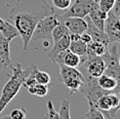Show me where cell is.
Wrapping results in <instances>:
<instances>
[{"label": "cell", "mask_w": 120, "mask_h": 119, "mask_svg": "<svg viewBox=\"0 0 120 119\" xmlns=\"http://www.w3.org/2000/svg\"><path fill=\"white\" fill-rule=\"evenodd\" d=\"M61 20L63 21L65 27L67 28V30L69 31L70 34L81 35L82 33H84L87 29V23L84 18L70 17V18H66V19H61Z\"/></svg>", "instance_id": "cell-9"}, {"label": "cell", "mask_w": 120, "mask_h": 119, "mask_svg": "<svg viewBox=\"0 0 120 119\" xmlns=\"http://www.w3.org/2000/svg\"><path fill=\"white\" fill-rule=\"evenodd\" d=\"M86 23H87V29H86V33L90 35L91 37V40L92 41H95V42H101L103 43V44L107 45L109 46L110 45V43H109V39L107 37V35L104 31H101L95 27L94 24L90 22L89 19H86Z\"/></svg>", "instance_id": "cell-12"}, {"label": "cell", "mask_w": 120, "mask_h": 119, "mask_svg": "<svg viewBox=\"0 0 120 119\" xmlns=\"http://www.w3.org/2000/svg\"><path fill=\"white\" fill-rule=\"evenodd\" d=\"M60 67V80L66 79V78H80L83 80V74L81 73L80 70L77 68H72V67H68L65 65H61Z\"/></svg>", "instance_id": "cell-17"}, {"label": "cell", "mask_w": 120, "mask_h": 119, "mask_svg": "<svg viewBox=\"0 0 120 119\" xmlns=\"http://www.w3.org/2000/svg\"><path fill=\"white\" fill-rule=\"evenodd\" d=\"M99 8V4L94 0H75L70 7L66 9L63 15H59L61 19H66L70 17L85 18L92 10Z\"/></svg>", "instance_id": "cell-6"}, {"label": "cell", "mask_w": 120, "mask_h": 119, "mask_svg": "<svg viewBox=\"0 0 120 119\" xmlns=\"http://www.w3.org/2000/svg\"><path fill=\"white\" fill-rule=\"evenodd\" d=\"M81 73L83 74V83H82V85H81V87L79 88L78 91H80V93L85 97L88 104H91L94 106L97 101L102 96L113 93V91H106L101 88L99 84H98L97 78L91 77L90 75H88L84 71H81Z\"/></svg>", "instance_id": "cell-3"}, {"label": "cell", "mask_w": 120, "mask_h": 119, "mask_svg": "<svg viewBox=\"0 0 120 119\" xmlns=\"http://www.w3.org/2000/svg\"><path fill=\"white\" fill-rule=\"evenodd\" d=\"M1 119H12L11 117H10V116L8 115V116H3V117H2Z\"/></svg>", "instance_id": "cell-31"}, {"label": "cell", "mask_w": 120, "mask_h": 119, "mask_svg": "<svg viewBox=\"0 0 120 119\" xmlns=\"http://www.w3.org/2000/svg\"><path fill=\"white\" fill-rule=\"evenodd\" d=\"M56 11L47 0H17V3L10 10L8 22L18 30L23 40V51H27L35 26L40 20Z\"/></svg>", "instance_id": "cell-1"}, {"label": "cell", "mask_w": 120, "mask_h": 119, "mask_svg": "<svg viewBox=\"0 0 120 119\" xmlns=\"http://www.w3.org/2000/svg\"><path fill=\"white\" fill-rule=\"evenodd\" d=\"M9 43L10 41H8L0 33V69L1 70L11 69L13 66L10 59Z\"/></svg>", "instance_id": "cell-10"}, {"label": "cell", "mask_w": 120, "mask_h": 119, "mask_svg": "<svg viewBox=\"0 0 120 119\" xmlns=\"http://www.w3.org/2000/svg\"><path fill=\"white\" fill-rule=\"evenodd\" d=\"M120 106L119 94L110 93L104 94L98 100L94 107L103 113L106 119H114Z\"/></svg>", "instance_id": "cell-5"}, {"label": "cell", "mask_w": 120, "mask_h": 119, "mask_svg": "<svg viewBox=\"0 0 120 119\" xmlns=\"http://www.w3.org/2000/svg\"><path fill=\"white\" fill-rule=\"evenodd\" d=\"M104 32L107 35L110 44L120 42V18L115 15L111 10L105 20Z\"/></svg>", "instance_id": "cell-8"}, {"label": "cell", "mask_w": 120, "mask_h": 119, "mask_svg": "<svg viewBox=\"0 0 120 119\" xmlns=\"http://www.w3.org/2000/svg\"><path fill=\"white\" fill-rule=\"evenodd\" d=\"M108 17V12H105L100 8H97L88 13V19L94 25L101 31H104L105 26V20Z\"/></svg>", "instance_id": "cell-13"}, {"label": "cell", "mask_w": 120, "mask_h": 119, "mask_svg": "<svg viewBox=\"0 0 120 119\" xmlns=\"http://www.w3.org/2000/svg\"><path fill=\"white\" fill-rule=\"evenodd\" d=\"M113 44V43H112ZM103 60L106 65V70L104 74L112 76L120 80V66H119V53L117 44H113L112 46L109 45L108 51L103 56Z\"/></svg>", "instance_id": "cell-7"}, {"label": "cell", "mask_w": 120, "mask_h": 119, "mask_svg": "<svg viewBox=\"0 0 120 119\" xmlns=\"http://www.w3.org/2000/svg\"><path fill=\"white\" fill-rule=\"evenodd\" d=\"M44 119H60L59 113L54 109V106L51 101L47 102V112L44 116Z\"/></svg>", "instance_id": "cell-26"}, {"label": "cell", "mask_w": 120, "mask_h": 119, "mask_svg": "<svg viewBox=\"0 0 120 119\" xmlns=\"http://www.w3.org/2000/svg\"><path fill=\"white\" fill-rule=\"evenodd\" d=\"M62 65L72 67V68H77L80 65V56L75 55L74 52L70 51L69 49H66L64 51V55H63Z\"/></svg>", "instance_id": "cell-18"}, {"label": "cell", "mask_w": 120, "mask_h": 119, "mask_svg": "<svg viewBox=\"0 0 120 119\" xmlns=\"http://www.w3.org/2000/svg\"><path fill=\"white\" fill-rule=\"evenodd\" d=\"M80 40L82 41L83 43H85V44H89L92 40H91V37H90V35L89 34H87L86 32H84V33H82L80 35Z\"/></svg>", "instance_id": "cell-30"}, {"label": "cell", "mask_w": 120, "mask_h": 119, "mask_svg": "<svg viewBox=\"0 0 120 119\" xmlns=\"http://www.w3.org/2000/svg\"><path fill=\"white\" fill-rule=\"evenodd\" d=\"M9 116L12 119H26L27 117V111L26 108H23V109H15L10 112Z\"/></svg>", "instance_id": "cell-29"}, {"label": "cell", "mask_w": 120, "mask_h": 119, "mask_svg": "<svg viewBox=\"0 0 120 119\" xmlns=\"http://www.w3.org/2000/svg\"><path fill=\"white\" fill-rule=\"evenodd\" d=\"M68 33H69V31H68L67 28L65 27L64 23H63V21L60 19L59 24L56 27H54L53 30H52V32H51V37H52L53 42L56 41V40H59V39H61L63 36H65V35L68 34Z\"/></svg>", "instance_id": "cell-22"}, {"label": "cell", "mask_w": 120, "mask_h": 119, "mask_svg": "<svg viewBox=\"0 0 120 119\" xmlns=\"http://www.w3.org/2000/svg\"><path fill=\"white\" fill-rule=\"evenodd\" d=\"M12 75L9 76V80L5 83L2 88L0 96V113L3 111L11 100L19 93L20 89L23 86L24 80L28 74V71L23 69L21 64H15L12 66Z\"/></svg>", "instance_id": "cell-2"}, {"label": "cell", "mask_w": 120, "mask_h": 119, "mask_svg": "<svg viewBox=\"0 0 120 119\" xmlns=\"http://www.w3.org/2000/svg\"><path fill=\"white\" fill-rule=\"evenodd\" d=\"M69 45H70V33H68V34L65 35V36H63L61 39H59V40H56V41L53 42L52 48H51L47 53L48 58L50 59L51 56H53L54 55H56V53L68 49V48H69Z\"/></svg>", "instance_id": "cell-14"}, {"label": "cell", "mask_w": 120, "mask_h": 119, "mask_svg": "<svg viewBox=\"0 0 120 119\" xmlns=\"http://www.w3.org/2000/svg\"><path fill=\"white\" fill-rule=\"evenodd\" d=\"M0 33L3 35L8 41H11L12 39L20 36L15 27L12 24H10L8 21H3V20L0 23Z\"/></svg>", "instance_id": "cell-16"}, {"label": "cell", "mask_w": 120, "mask_h": 119, "mask_svg": "<svg viewBox=\"0 0 120 119\" xmlns=\"http://www.w3.org/2000/svg\"><path fill=\"white\" fill-rule=\"evenodd\" d=\"M94 1H95V2H97V3H98V2H99V0H94Z\"/></svg>", "instance_id": "cell-32"}, {"label": "cell", "mask_w": 120, "mask_h": 119, "mask_svg": "<svg viewBox=\"0 0 120 119\" xmlns=\"http://www.w3.org/2000/svg\"><path fill=\"white\" fill-rule=\"evenodd\" d=\"M59 22H60V19H59L58 12L43 18L42 20H40L37 23V25L35 26L31 40H34V41L43 40V41L49 42V40L52 39V37H51V32H52L54 27L59 24Z\"/></svg>", "instance_id": "cell-4"}, {"label": "cell", "mask_w": 120, "mask_h": 119, "mask_svg": "<svg viewBox=\"0 0 120 119\" xmlns=\"http://www.w3.org/2000/svg\"><path fill=\"white\" fill-rule=\"evenodd\" d=\"M98 84L102 89L106 91H113L114 93L119 94V80L116 78L103 74L97 78Z\"/></svg>", "instance_id": "cell-11"}, {"label": "cell", "mask_w": 120, "mask_h": 119, "mask_svg": "<svg viewBox=\"0 0 120 119\" xmlns=\"http://www.w3.org/2000/svg\"><path fill=\"white\" fill-rule=\"evenodd\" d=\"M33 76H34V79L36 81L37 83H39V84H43V85H48L50 83V75L48 74L47 72L45 71H41V70H39L36 67L33 72Z\"/></svg>", "instance_id": "cell-21"}, {"label": "cell", "mask_w": 120, "mask_h": 119, "mask_svg": "<svg viewBox=\"0 0 120 119\" xmlns=\"http://www.w3.org/2000/svg\"><path fill=\"white\" fill-rule=\"evenodd\" d=\"M59 117L60 119H71L70 117V102L67 99H64L60 105L59 111Z\"/></svg>", "instance_id": "cell-24"}, {"label": "cell", "mask_w": 120, "mask_h": 119, "mask_svg": "<svg viewBox=\"0 0 120 119\" xmlns=\"http://www.w3.org/2000/svg\"><path fill=\"white\" fill-rule=\"evenodd\" d=\"M52 4L56 9L65 11L72 4V0H52Z\"/></svg>", "instance_id": "cell-28"}, {"label": "cell", "mask_w": 120, "mask_h": 119, "mask_svg": "<svg viewBox=\"0 0 120 119\" xmlns=\"http://www.w3.org/2000/svg\"><path fill=\"white\" fill-rule=\"evenodd\" d=\"M68 49L79 56H83L86 55L87 45L81 41L80 38H78L75 40H70V45Z\"/></svg>", "instance_id": "cell-19"}, {"label": "cell", "mask_w": 120, "mask_h": 119, "mask_svg": "<svg viewBox=\"0 0 120 119\" xmlns=\"http://www.w3.org/2000/svg\"><path fill=\"white\" fill-rule=\"evenodd\" d=\"M107 45L103 44L101 42L91 41L89 44H87V50L85 56L91 58V56H103L108 51Z\"/></svg>", "instance_id": "cell-15"}, {"label": "cell", "mask_w": 120, "mask_h": 119, "mask_svg": "<svg viewBox=\"0 0 120 119\" xmlns=\"http://www.w3.org/2000/svg\"><path fill=\"white\" fill-rule=\"evenodd\" d=\"M62 82L64 83V85L70 90V93H75L79 90V88L81 87L83 83V80L80 78H66V79H63Z\"/></svg>", "instance_id": "cell-20"}, {"label": "cell", "mask_w": 120, "mask_h": 119, "mask_svg": "<svg viewBox=\"0 0 120 119\" xmlns=\"http://www.w3.org/2000/svg\"><path fill=\"white\" fill-rule=\"evenodd\" d=\"M116 0H99L98 4H99V8L105 12H109L113 8L114 4H115Z\"/></svg>", "instance_id": "cell-27"}, {"label": "cell", "mask_w": 120, "mask_h": 119, "mask_svg": "<svg viewBox=\"0 0 120 119\" xmlns=\"http://www.w3.org/2000/svg\"><path fill=\"white\" fill-rule=\"evenodd\" d=\"M88 105H89V110L84 114L86 119H106L105 116L103 115V113L98 110L94 105L91 104H88Z\"/></svg>", "instance_id": "cell-25"}, {"label": "cell", "mask_w": 120, "mask_h": 119, "mask_svg": "<svg viewBox=\"0 0 120 119\" xmlns=\"http://www.w3.org/2000/svg\"><path fill=\"white\" fill-rule=\"evenodd\" d=\"M27 89H28L30 94H34V96H38V97H45L48 93L47 85L39 84V83H35L34 85L30 86Z\"/></svg>", "instance_id": "cell-23"}]
</instances>
